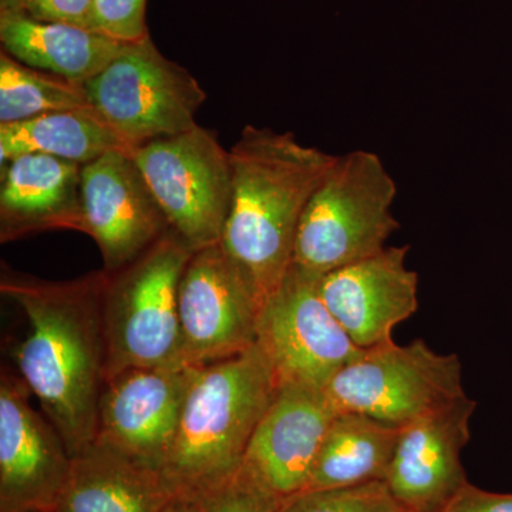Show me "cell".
I'll return each instance as SVG.
<instances>
[{"label":"cell","instance_id":"1","mask_svg":"<svg viewBox=\"0 0 512 512\" xmlns=\"http://www.w3.org/2000/svg\"><path fill=\"white\" fill-rule=\"evenodd\" d=\"M107 272L50 282L3 269L0 291L22 309L29 333L15 350L20 379L42 404L69 450L96 439L107 379Z\"/></svg>","mask_w":512,"mask_h":512},{"label":"cell","instance_id":"2","mask_svg":"<svg viewBox=\"0 0 512 512\" xmlns=\"http://www.w3.org/2000/svg\"><path fill=\"white\" fill-rule=\"evenodd\" d=\"M229 156L232 202L220 244L264 303L293 264L303 211L336 156L254 126Z\"/></svg>","mask_w":512,"mask_h":512},{"label":"cell","instance_id":"3","mask_svg":"<svg viewBox=\"0 0 512 512\" xmlns=\"http://www.w3.org/2000/svg\"><path fill=\"white\" fill-rule=\"evenodd\" d=\"M276 389L274 372L256 345L194 367L173 446L160 471L170 500L201 497L237 476Z\"/></svg>","mask_w":512,"mask_h":512},{"label":"cell","instance_id":"4","mask_svg":"<svg viewBox=\"0 0 512 512\" xmlns=\"http://www.w3.org/2000/svg\"><path fill=\"white\" fill-rule=\"evenodd\" d=\"M396 197V181L377 154L336 156L303 211L293 265L322 278L379 254L400 227L392 211Z\"/></svg>","mask_w":512,"mask_h":512},{"label":"cell","instance_id":"5","mask_svg":"<svg viewBox=\"0 0 512 512\" xmlns=\"http://www.w3.org/2000/svg\"><path fill=\"white\" fill-rule=\"evenodd\" d=\"M192 254L170 228L131 264L107 272V379L128 369L183 366L178 292Z\"/></svg>","mask_w":512,"mask_h":512},{"label":"cell","instance_id":"6","mask_svg":"<svg viewBox=\"0 0 512 512\" xmlns=\"http://www.w3.org/2000/svg\"><path fill=\"white\" fill-rule=\"evenodd\" d=\"M84 89L93 109L131 153L197 126L195 114L207 99L195 77L167 59L150 35L127 43Z\"/></svg>","mask_w":512,"mask_h":512},{"label":"cell","instance_id":"7","mask_svg":"<svg viewBox=\"0 0 512 512\" xmlns=\"http://www.w3.org/2000/svg\"><path fill=\"white\" fill-rule=\"evenodd\" d=\"M336 412L360 413L404 427L464 396L463 365L423 340L363 349L325 389Z\"/></svg>","mask_w":512,"mask_h":512},{"label":"cell","instance_id":"8","mask_svg":"<svg viewBox=\"0 0 512 512\" xmlns=\"http://www.w3.org/2000/svg\"><path fill=\"white\" fill-rule=\"evenodd\" d=\"M131 154L168 225L192 251L221 242L231 211L232 167L215 133L197 124Z\"/></svg>","mask_w":512,"mask_h":512},{"label":"cell","instance_id":"9","mask_svg":"<svg viewBox=\"0 0 512 512\" xmlns=\"http://www.w3.org/2000/svg\"><path fill=\"white\" fill-rule=\"evenodd\" d=\"M319 279L292 264L262 303L256 346L271 366L276 386L325 390L362 353L323 301Z\"/></svg>","mask_w":512,"mask_h":512},{"label":"cell","instance_id":"10","mask_svg":"<svg viewBox=\"0 0 512 512\" xmlns=\"http://www.w3.org/2000/svg\"><path fill=\"white\" fill-rule=\"evenodd\" d=\"M262 301L218 244L194 251L178 292L181 362L198 367L254 348Z\"/></svg>","mask_w":512,"mask_h":512},{"label":"cell","instance_id":"11","mask_svg":"<svg viewBox=\"0 0 512 512\" xmlns=\"http://www.w3.org/2000/svg\"><path fill=\"white\" fill-rule=\"evenodd\" d=\"M30 390L0 376V512H57L73 457L52 421L33 409Z\"/></svg>","mask_w":512,"mask_h":512},{"label":"cell","instance_id":"12","mask_svg":"<svg viewBox=\"0 0 512 512\" xmlns=\"http://www.w3.org/2000/svg\"><path fill=\"white\" fill-rule=\"evenodd\" d=\"M80 202L82 231L99 245L106 272L131 264L170 229L131 151L83 165Z\"/></svg>","mask_w":512,"mask_h":512},{"label":"cell","instance_id":"13","mask_svg":"<svg viewBox=\"0 0 512 512\" xmlns=\"http://www.w3.org/2000/svg\"><path fill=\"white\" fill-rule=\"evenodd\" d=\"M194 367H143L104 384L94 441L160 473L168 456Z\"/></svg>","mask_w":512,"mask_h":512},{"label":"cell","instance_id":"14","mask_svg":"<svg viewBox=\"0 0 512 512\" xmlns=\"http://www.w3.org/2000/svg\"><path fill=\"white\" fill-rule=\"evenodd\" d=\"M476 402L467 394L400 431L384 483L406 512H444L468 484L461 453Z\"/></svg>","mask_w":512,"mask_h":512},{"label":"cell","instance_id":"15","mask_svg":"<svg viewBox=\"0 0 512 512\" xmlns=\"http://www.w3.org/2000/svg\"><path fill=\"white\" fill-rule=\"evenodd\" d=\"M336 414L323 389L278 386L239 471L281 501L303 493Z\"/></svg>","mask_w":512,"mask_h":512},{"label":"cell","instance_id":"16","mask_svg":"<svg viewBox=\"0 0 512 512\" xmlns=\"http://www.w3.org/2000/svg\"><path fill=\"white\" fill-rule=\"evenodd\" d=\"M407 254L409 247H386L319 279L323 301L357 348L393 342L394 328L419 309V275Z\"/></svg>","mask_w":512,"mask_h":512},{"label":"cell","instance_id":"17","mask_svg":"<svg viewBox=\"0 0 512 512\" xmlns=\"http://www.w3.org/2000/svg\"><path fill=\"white\" fill-rule=\"evenodd\" d=\"M82 168L42 153L22 154L6 163L0 191L2 241L42 229L82 231Z\"/></svg>","mask_w":512,"mask_h":512},{"label":"cell","instance_id":"18","mask_svg":"<svg viewBox=\"0 0 512 512\" xmlns=\"http://www.w3.org/2000/svg\"><path fill=\"white\" fill-rule=\"evenodd\" d=\"M0 40L18 62L83 86L127 45L83 26L9 12L0 13Z\"/></svg>","mask_w":512,"mask_h":512},{"label":"cell","instance_id":"19","mask_svg":"<svg viewBox=\"0 0 512 512\" xmlns=\"http://www.w3.org/2000/svg\"><path fill=\"white\" fill-rule=\"evenodd\" d=\"M168 501L158 471L93 441L73 457L57 512H160Z\"/></svg>","mask_w":512,"mask_h":512},{"label":"cell","instance_id":"20","mask_svg":"<svg viewBox=\"0 0 512 512\" xmlns=\"http://www.w3.org/2000/svg\"><path fill=\"white\" fill-rule=\"evenodd\" d=\"M402 427L360 413H338L319 448L305 491L384 481Z\"/></svg>","mask_w":512,"mask_h":512},{"label":"cell","instance_id":"21","mask_svg":"<svg viewBox=\"0 0 512 512\" xmlns=\"http://www.w3.org/2000/svg\"><path fill=\"white\" fill-rule=\"evenodd\" d=\"M114 150L131 151L94 109L55 111L0 124L2 165L30 153L86 165Z\"/></svg>","mask_w":512,"mask_h":512},{"label":"cell","instance_id":"22","mask_svg":"<svg viewBox=\"0 0 512 512\" xmlns=\"http://www.w3.org/2000/svg\"><path fill=\"white\" fill-rule=\"evenodd\" d=\"M93 109L83 84L40 72L2 50L0 55V124L55 113Z\"/></svg>","mask_w":512,"mask_h":512},{"label":"cell","instance_id":"23","mask_svg":"<svg viewBox=\"0 0 512 512\" xmlns=\"http://www.w3.org/2000/svg\"><path fill=\"white\" fill-rule=\"evenodd\" d=\"M281 512H406L394 500L383 480L332 488L303 491L286 500Z\"/></svg>","mask_w":512,"mask_h":512},{"label":"cell","instance_id":"24","mask_svg":"<svg viewBox=\"0 0 512 512\" xmlns=\"http://www.w3.org/2000/svg\"><path fill=\"white\" fill-rule=\"evenodd\" d=\"M194 500L200 501L205 512H281L285 503L241 471Z\"/></svg>","mask_w":512,"mask_h":512},{"label":"cell","instance_id":"25","mask_svg":"<svg viewBox=\"0 0 512 512\" xmlns=\"http://www.w3.org/2000/svg\"><path fill=\"white\" fill-rule=\"evenodd\" d=\"M147 0H94L90 29L120 40L137 42L148 36Z\"/></svg>","mask_w":512,"mask_h":512},{"label":"cell","instance_id":"26","mask_svg":"<svg viewBox=\"0 0 512 512\" xmlns=\"http://www.w3.org/2000/svg\"><path fill=\"white\" fill-rule=\"evenodd\" d=\"M94 0H29L28 15L43 22L90 28Z\"/></svg>","mask_w":512,"mask_h":512},{"label":"cell","instance_id":"27","mask_svg":"<svg viewBox=\"0 0 512 512\" xmlns=\"http://www.w3.org/2000/svg\"><path fill=\"white\" fill-rule=\"evenodd\" d=\"M444 512H512V494L491 493L468 483Z\"/></svg>","mask_w":512,"mask_h":512},{"label":"cell","instance_id":"28","mask_svg":"<svg viewBox=\"0 0 512 512\" xmlns=\"http://www.w3.org/2000/svg\"><path fill=\"white\" fill-rule=\"evenodd\" d=\"M160 512H205L200 501L194 498H171Z\"/></svg>","mask_w":512,"mask_h":512},{"label":"cell","instance_id":"29","mask_svg":"<svg viewBox=\"0 0 512 512\" xmlns=\"http://www.w3.org/2000/svg\"><path fill=\"white\" fill-rule=\"evenodd\" d=\"M29 0H0V13H26Z\"/></svg>","mask_w":512,"mask_h":512}]
</instances>
